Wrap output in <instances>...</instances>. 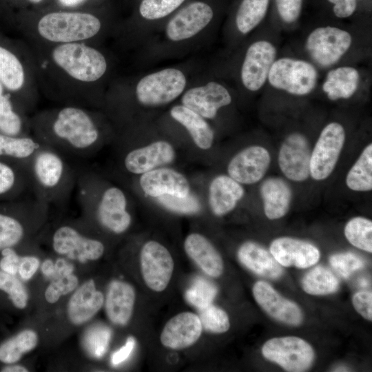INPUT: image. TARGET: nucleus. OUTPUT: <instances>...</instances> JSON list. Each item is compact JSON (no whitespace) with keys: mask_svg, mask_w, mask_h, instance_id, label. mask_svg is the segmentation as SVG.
Masks as SVG:
<instances>
[{"mask_svg":"<svg viewBox=\"0 0 372 372\" xmlns=\"http://www.w3.org/2000/svg\"><path fill=\"white\" fill-rule=\"evenodd\" d=\"M99 130L87 110L68 105L54 112L37 139L67 159L87 158L98 143Z\"/></svg>","mask_w":372,"mask_h":372,"instance_id":"f257e3e1","label":"nucleus"},{"mask_svg":"<svg viewBox=\"0 0 372 372\" xmlns=\"http://www.w3.org/2000/svg\"><path fill=\"white\" fill-rule=\"evenodd\" d=\"M32 187L36 196L49 204L76 181L67 161L58 152L41 145L30 161Z\"/></svg>","mask_w":372,"mask_h":372,"instance_id":"f03ea898","label":"nucleus"},{"mask_svg":"<svg viewBox=\"0 0 372 372\" xmlns=\"http://www.w3.org/2000/svg\"><path fill=\"white\" fill-rule=\"evenodd\" d=\"M101 28L94 15L81 12H53L43 16L37 25V34L56 44L81 42L96 36Z\"/></svg>","mask_w":372,"mask_h":372,"instance_id":"7ed1b4c3","label":"nucleus"},{"mask_svg":"<svg viewBox=\"0 0 372 372\" xmlns=\"http://www.w3.org/2000/svg\"><path fill=\"white\" fill-rule=\"evenodd\" d=\"M51 58L71 79L85 83L100 79L107 68L103 54L83 42L57 44L51 52Z\"/></svg>","mask_w":372,"mask_h":372,"instance_id":"20e7f679","label":"nucleus"},{"mask_svg":"<svg viewBox=\"0 0 372 372\" xmlns=\"http://www.w3.org/2000/svg\"><path fill=\"white\" fill-rule=\"evenodd\" d=\"M318 73L310 63L291 58L275 61L268 75L272 87L294 95H306L316 87Z\"/></svg>","mask_w":372,"mask_h":372,"instance_id":"39448f33","label":"nucleus"},{"mask_svg":"<svg viewBox=\"0 0 372 372\" xmlns=\"http://www.w3.org/2000/svg\"><path fill=\"white\" fill-rule=\"evenodd\" d=\"M185 85L186 79L180 70L166 68L143 77L136 86V96L143 105H162L176 99Z\"/></svg>","mask_w":372,"mask_h":372,"instance_id":"423d86ee","label":"nucleus"},{"mask_svg":"<svg viewBox=\"0 0 372 372\" xmlns=\"http://www.w3.org/2000/svg\"><path fill=\"white\" fill-rule=\"evenodd\" d=\"M262 353L267 360L290 372L305 371L314 360L311 346L302 338L294 336L269 340L263 344Z\"/></svg>","mask_w":372,"mask_h":372,"instance_id":"0eeeda50","label":"nucleus"},{"mask_svg":"<svg viewBox=\"0 0 372 372\" xmlns=\"http://www.w3.org/2000/svg\"><path fill=\"white\" fill-rule=\"evenodd\" d=\"M343 126L336 122L322 130L310 159V176L316 180L328 178L333 171L345 141Z\"/></svg>","mask_w":372,"mask_h":372,"instance_id":"6e6552de","label":"nucleus"},{"mask_svg":"<svg viewBox=\"0 0 372 372\" xmlns=\"http://www.w3.org/2000/svg\"><path fill=\"white\" fill-rule=\"evenodd\" d=\"M352 43L351 34L342 29L320 27L308 36L306 48L311 58L322 67L337 63L347 52Z\"/></svg>","mask_w":372,"mask_h":372,"instance_id":"1a4fd4ad","label":"nucleus"},{"mask_svg":"<svg viewBox=\"0 0 372 372\" xmlns=\"http://www.w3.org/2000/svg\"><path fill=\"white\" fill-rule=\"evenodd\" d=\"M140 265L146 285L152 291H164L172 278L174 262L168 249L155 240H149L142 247Z\"/></svg>","mask_w":372,"mask_h":372,"instance_id":"9d476101","label":"nucleus"},{"mask_svg":"<svg viewBox=\"0 0 372 372\" xmlns=\"http://www.w3.org/2000/svg\"><path fill=\"white\" fill-rule=\"evenodd\" d=\"M311 151L307 138L294 132L283 141L278 154V165L289 180L302 182L310 176Z\"/></svg>","mask_w":372,"mask_h":372,"instance_id":"9b49d317","label":"nucleus"},{"mask_svg":"<svg viewBox=\"0 0 372 372\" xmlns=\"http://www.w3.org/2000/svg\"><path fill=\"white\" fill-rule=\"evenodd\" d=\"M276 56V48L269 41H258L249 47L240 74L242 82L247 90L257 91L262 87Z\"/></svg>","mask_w":372,"mask_h":372,"instance_id":"f8f14e48","label":"nucleus"},{"mask_svg":"<svg viewBox=\"0 0 372 372\" xmlns=\"http://www.w3.org/2000/svg\"><path fill=\"white\" fill-rule=\"evenodd\" d=\"M52 246L56 253L81 262L99 259L105 249L101 241L84 236L68 225L61 226L56 230L52 237Z\"/></svg>","mask_w":372,"mask_h":372,"instance_id":"ddd939ff","label":"nucleus"},{"mask_svg":"<svg viewBox=\"0 0 372 372\" xmlns=\"http://www.w3.org/2000/svg\"><path fill=\"white\" fill-rule=\"evenodd\" d=\"M271 163L268 150L259 145L246 147L236 154L227 167L229 176L240 184L250 185L260 180Z\"/></svg>","mask_w":372,"mask_h":372,"instance_id":"4468645a","label":"nucleus"},{"mask_svg":"<svg viewBox=\"0 0 372 372\" xmlns=\"http://www.w3.org/2000/svg\"><path fill=\"white\" fill-rule=\"evenodd\" d=\"M96 204V217L104 227L117 234L129 228L132 217L127 210V198L121 189L115 186L106 188Z\"/></svg>","mask_w":372,"mask_h":372,"instance_id":"2eb2a0df","label":"nucleus"},{"mask_svg":"<svg viewBox=\"0 0 372 372\" xmlns=\"http://www.w3.org/2000/svg\"><path fill=\"white\" fill-rule=\"evenodd\" d=\"M211 8L201 1L192 3L181 9L167 23L169 39L179 41L189 39L204 29L212 19Z\"/></svg>","mask_w":372,"mask_h":372,"instance_id":"dca6fc26","label":"nucleus"},{"mask_svg":"<svg viewBox=\"0 0 372 372\" xmlns=\"http://www.w3.org/2000/svg\"><path fill=\"white\" fill-rule=\"evenodd\" d=\"M252 291L258 305L273 318L293 326L302 323L303 315L300 307L280 295L269 283L258 281Z\"/></svg>","mask_w":372,"mask_h":372,"instance_id":"f3484780","label":"nucleus"},{"mask_svg":"<svg viewBox=\"0 0 372 372\" xmlns=\"http://www.w3.org/2000/svg\"><path fill=\"white\" fill-rule=\"evenodd\" d=\"M181 101L183 105L203 118L212 119L220 108L231 103V96L223 85L211 81L205 85L188 90Z\"/></svg>","mask_w":372,"mask_h":372,"instance_id":"a211bd4d","label":"nucleus"},{"mask_svg":"<svg viewBox=\"0 0 372 372\" xmlns=\"http://www.w3.org/2000/svg\"><path fill=\"white\" fill-rule=\"evenodd\" d=\"M139 184L145 194L154 198L166 195L185 197L190 194L185 176L167 167H158L141 174Z\"/></svg>","mask_w":372,"mask_h":372,"instance_id":"6ab92c4d","label":"nucleus"},{"mask_svg":"<svg viewBox=\"0 0 372 372\" xmlns=\"http://www.w3.org/2000/svg\"><path fill=\"white\" fill-rule=\"evenodd\" d=\"M202 331L201 322L196 314L182 312L167 321L162 330L160 340L167 348L182 349L196 342Z\"/></svg>","mask_w":372,"mask_h":372,"instance_id":"aec40b11","label":"nucleus"},{"mask_svg":"<svg viewBox=\"0 0 372 372\" xmlns=\"http://www.w3.org/2000/svg\"><path fill=\"white\" fill-rule=\"evenodd\" d=\"M174 147L165 141H157L129 152L124 158V166L134 174H143L174 161Z\"/></svg>","mask_w":372,"mask_h":372,"instance_id":"412c9836","label":"nucleus"},{"mask_svg":"<svg viewBox=\"0 0 372 372\" xmlns=\"http://www.w3.org/2000/svg\"><path fill=\"white\" fill-rule=\"evenodd\" d=\"M270 252L281 266L300 269L314 265L320 257L319 249L313 244L289 237L275 239L270 245Z\"/></svg>","mask_w":372,"mask_h":372,"instance_id":"4be33fe9","label":"nucleus"},{"mask_svg":"<svg viewBox=\"0 0 372 372\" xmlns=\"http://www.w3.org/2000/svg\"><path fill=\"white\" fill-rule=\"evenodd\" d=\"M187 256L207 275L217 278L223 272L224 264L218 251L211 242L198 233L189 234L184 242Z\"/></svg>","mask_w":372,"mask_h":372,"instance_id":"5701e85b","label":"nucleus"},{"mask_svg":"<svg viewBox=\"0 0 372 372\" xmlns=\"http://www.w3.org/2000/svg\"><path fill=\"white\" fill-rule=\"evenodd\" d=\"M135 299V291L131 285L121 280L112 281L104 300L110 320L116 324L125 325L132 317Z\"/></svg>","mask_w":372,"mask_h":372,"instance_id":"b1692460","label":"nucleus"},{"mask_svg":"<svg viewBox=\"0 0 372 372\" xmlns=\"http://www.w3.org/2000/svg\"><path fill=\"white\" fill-rule=\"evenodd\" d=\"M103 294L96 290L93 280L84 282L70 298L68 315L75 324H83L90 320L102 307Z\"/></svg>","mask_w":372,"mask_h":372,"instance_id":"393cba45","label":"nucleus"},{"mask_svg":"<svg viewBox=\"0 0 372 372\" xmlns=\"http://www.w3.org/2000/svg\"><path fill=\"white\" fill-rule=\"evenodd\" d=\"M241 184L229 176L215 177L209 187V204L211 211L223 216L231 211L244 196Z\"/></svg>","mask_w":372,"mask_h":372,"instance_id":"a878e982","label":"nucleus"},{"mask_svg":"<svg viewBox=\"0 0 372 372\" xmlns=\"http://www.w3.org/2000/svg\"><path fill=\"white\" fill-rule=\"evenodd\" d=\"M266 216L271 220L283 217L288 211L292 199L290 186L283 179L270 177L265 179L260 189Z\"/></svg>","mask_w":372,"mask_h":372,"instance_id":"bb28decb","label":"nucleus"},{"mask_svg":"<svg viewBox=\"0 0 372 372\" xmlns=\"http://www.w3.org/2000/svg\"><path fill=\"white\" fill-rule=\"evenodd\" d=\"M237 256L244 266L259 276L276 279L282 274L281 265L271 252L256 242H244L239 247Z\"/></svg>","mask_w":372,"mask_h":372,"instance_id":"cd10ccee","label":"nucleus"},{"mask_svg":"<svg viewBox=\"0 0 372 372\" xmlns=\"http://www.w3.org/2000/svg\"><path fill=\"white\" fill-rule=\"evenodd\" d=\"M170 115L186 128L198 147L206 150L212 146L214 132L202 116L183 105L174 106Z\"/></svg>","mask_w":372,"mask_h":372,"instance_id":"c85d7f7f","label":"nucleus"},{"mask_svg":"<svg viewBox=\"0 0 372 372\" xmlns=\"http://www.w3.org/2000/svg\"><path fill=\"white\" fill-rule=\"evenodd\" d=\"M360 75L352 67H339L330 70L322 85L323 91L331 101L349 99L359 85Z\"/></svg>","mask_w":372,"mask_h":372,"instance_id":"c756f323","label":"nucleus"},{"mask_svg":"<svg viewBox=\"0 0 372 372\" xmlns=\"http://www.w3.org/2000/svg\"><path fill=\"white\" fill-rule=\"evenodd\" d=\"M347 187L356 192L372 189V144L368 145L351 167L346 177Z\"/></svg>","mask_w":372,"mask_h":372,"instance_id":"7c9ffc66","label":"nucleus"},{"mask_svg":"<svg viewBox=\"0 0 372 372\" xmlns=\"http://www.w3.org/2000/svg\"><path fill=\"white\" fill-rule=\"evenodd\" d=\"M0 82L11 91L20 90L25 83V71L19 59L0 46Z\"/></svg>","mask_w":372,"mask_h":372,"instance_id":"2f4dec72","label":"nucleus"},{"mask_svg":"<svg viewBox=\"0 0 372 372\" xmlns=\"http://www.w3.org/2000/svg\"><path fill=\"white\" fill-rule=\"evenodd\" d=\"M303 290L311 295H327L335 293L339 288V280L327 268L317 266L302 278Z\"/></svg>","mask_w":372,"mask_h":372,"instance_id":"473e14b6","label":"nucleus"},{"mask_svg":"<svg viewBox=\"0 0 372 372\" xmlns=\"http://www.w3.org/2000/svg\"><path fill=\"white\" fill-rule=\"evenodd\" d=\"M38 341L37 333L32 330H24L0 345V361L12 364L22 355L33 349Z\"/></svg>","mask_w":372,"mask_h":372,"instance_id":"72a5a7b5","label":"nucleus"},{"mask_svg":"<svg viewBox=\"0 0 372 372\" xmlns=\"http://www.w3.org/2000/svg\"><path fill=\"white\" fill-rule=\"evenodd\" d=\"M269 0H242L237 11L236 23L238 30L247 34L265 17Z\"/></svg>","mask_w":372,"mask_h":372,"instance_id":"f704fd0d","label":"nucleus"},{"mask_svg":"<svg viewBox=\"0 0 372 372\" xmlns=\"http://www.w3.org/2000/svg\"><path fill=\"white\" fill-rule=\"evenodd\" d=\"M41 145L36 138L0 134V156L30 161Z\"/></svg>","mask_w":372,"mask_h":372,"instance_id":"c9c22d12","label":"nucleus"},{"mask_svg":"<svg viewBox=\"0 0 372 372\" xmlns=\"http://www.w3.org/2000/svg\"><path fill=\"white\" fill-rule=\"evenodd\" d=\"M344 235L354 247L372 252V222L363 217H355L348 221Z\"/></svg>","mask_w":372,"mask_h":372,"instance_id":"e433bc0d","label":"nucleus"},{"mask_svg":"<svg viewBox=\"0 0 372 372\" xmlns=\"http://www.w3.org/2000/svg\"><path fill=\"white\" fill-rule=\"evenodd\" d=\"M110 338L111 331L108 327L95 324L85 332L83 344L91 356L99 358L105 353Z\"/></svg>","mask_w":372,"mask_h":372,"instance_id":"4c0bfd02","label":"nucleus"},{"mask_svg":"<svg viewBox=\"0 0 372 372\" xmlns=\"http://www.w3.org/2000/svg\"><path fill=\"white\" fill-rule=\"evenodd\" d=\"M199 309V318L203 328L215 333H225L229 329L230 322L227 313L210 304Z\"/></svg>","mask_w":372,"mask_h":372,"instance_id":"58836bf2","label":"nucleus"},{"mask_svg":"<svg viewBox=\"0 0 372 372\" xmlns=\"http://www.w3.org/2000/svg\"><path fill=\"white\" fill-rule=\"evenodd\" d=\"M21 129V118L13 110L9 94H2L0 96V131L4 134L16 136Z\"/></svg>","mask_w":372,"mask_h":372,"instance_id":"ea45409f","label":"nucleus"},{"mask_svg":"<svg viewBox=\"0 0 372 372\" xmlns=\"http://www.w3.org/2000/svg\"><path fill=\"white\" fill-rule=\"evenodd\" d=\"M217 289L211 283L205 279L197 278L186 293V299L198 309L203 308L213 301Z\"/></svg>","mask_w":372,"mask_h":372,"instance_id":"a19ab883","label":"nucleus"},{"mask_svg":"<svg viewBox=\"0 0 372 372\" xmlns=\"http://www.w3.org/2000/svg\"><path fill=\"white\" fill-rule=\"evenodd\" d=\"M185 0H143L139 6L141 15L149 20L166 17L176 10Z\"/></svg>","mask_w":372,"mask_h":372,"instance_id":"79ce46f5","label":"nucleus"},{"mask_svg":"<svg viewBox=\"0 0 372 372\" xmlns=\"http://www.w3.org/2000/svg\"><path fill=\"white\" fill-rule=\"evenodd\" d=\"M0 289L9 295L16 307L23 309L26 307L28 300L27 291L14 275L0 271Z\"/></svg>","mask_w":372,"mask_h":372,"instance_id":"37998d69","label":"nucleus"},{"mask_svg":"<svg viewBox=\"0 0 372 372\" xmlns=\"http://www.w3.org/2000/svg\"><path fill=\"white\" fill-rule=\"evenodd\" d=\"M23 233V227L19 220L0 214V250L17 244Z\"/></svg>","mask_w":372,"mask_h":372,"instance_id":"c03bdc74","label":"nucleus"},{"mask_svg":"<svg viewBox=\"0 0 372 372\" xmlns=\"http://www.w3.org/2000/svg\"><path fill=\"white\" fill-rule=\"evenodd\" d=\"M159 203L166 209L183 214H194L200 210L197 198L190 194L185 197L163 196L158 198Z\"/></svg>","mask_w":372,"mask_h":372,"instance_id":"a18cd8bd","label":"nucleus"},{"mask_svg":"<svg viewBox=\"0 0 372 372\" xmlns=\"http://www.w3.org/2000/svg\"><path fill=\"white\" fill-rule=\"evenodd\" d=\"M329 262L332 267L345 278L364 266L363 260L351 252L333 254L330 257Z\"/></svg>","mask_w":372,"mask_h":372,"instance_id":"49530a36","label":"nucleus"},{"mask_svg":"<svg viewBox=\"0 0 372 372\" xmlns=\"http://www.w3.org/2000/svg\"><path fill=\"white\" fill-rule=\"evenodd\" d=\"M78 284L77 277L72 273L56 278L45 290V299L50 303H54L61 296L66 295L74 290Z\"/></svg>","mask_w":372,"mask_h":372,"instance_id":"de8ad7c7","label":"nucleus"},{"mask_svg":"<svg viewBox=\"0 0 372 372\" xmlns=\"http://www.w3.org/2000/svg\"><path fill=\"white\" fill-rule=\"evenodd\" d=\"M280 18L286 23L296 21L300 16L302 0H276Z\"/></svg>","mask_w":372,"mask_h":372,"instance_id":"09e8293b","label":"nucleus"},{"mask_svg":"<svg viewBox=\"0 0 372 372\" xmlns=\"http://www.w3.org/2000/svg\"><path fill=\"white\" fill-rule=\"evenodd\" d=\"M354 308L363 318L372 320V293L370 291H360L352 298Z\"/></svg>","mask_w":372,"mask_h":372,"instance_id":"8fccbe9b","label":"nucleus"},{"mask_svg":"<svg viewBox=\"0 0 372 372\" xmlns=\"http://www.w3.org/2000/svg\"><path fill=\"white\" fill-rule=\"evenodd\" d=\"M3 258L0 260V268L11 275H16L19 270L21 257L10 247L2 249Z\"/></svg>","mask_w":372,"mask_h":372,"instance_id":"3c124183","label":"nucleus"},{"mask_svg":"<svg viewBox=\"0 0 372 372\" xmlns=\"http://www.w3.org/2000/svg\"><path fill=\"white\" fill-rule=\"evenodd\" d=\"M39 260L34 256L21 257L18 272L24 280L30 279L39 267Z\"/></svg>","mask_w":372,"mask_h":372,"instance_id":"603ef678","label":"nucleus"},{"mask_svg":"<svg viewBox=\"0 0 372 372\" xmlns=\"http://www.w3.org/2000/svg\"><path fill=\"white\" fill-rule=\"evenodd\" d=\"M16 175L12 168L0 162V195L9 192L14 185Z\"/></svg>","mask_w":372,"mask_h":372,"instance_id":"864d4df0","label":"nucleus"},{"mask_svg":"<svg viewBox=\"0 0 372 372\" xmlns=\"http://www.w3.org/2000/svg\"><path fill=\"white\" fill-rule=\"evenodd\" d=\"M333 4V12L339 18H347L355 12L357 0H328Z\"/></svg>","mask_w":372,"mask_h":372,"instance_id":"5fc2aeb1","label":"nucleus"},{"mask_svg":"<svg viewBox=\"0 0 372 372\" xmlns=\"http://www.w3.org/2000/svg\"><path fill=\"white\" fill-rule=\"evenodd\" d=\"M136 344L133 337H129L126 343L118 351H115L111 357V362L113 365H118L126 360L130 355Z\"/></svg>","mask_w":372,"mask_h":372,"instance_id":"6e6d98bb","label":"nucleus"},{"mask_svg":"<svg viewBox=\"0 0 372 372\" xmlns=\"http://www.w3.org/2000/svg\"><path fill=\"white\" fill-rule=\"evenodd\" d=\"M54 276L56 275V278H58L63 275L72 273L73 266L68 264L65 260L60 258L54 264Z\"/></svg>","mask_w":372,"mask_h":372,"instance_id":"4d7b16f0","label":"nucleus"},{"mask_svg":"<svg viewBox=\"0 0 372 372\" xmlns=\"http://www.w3.org/2000/svg\"><path fill=\"white\" fill-rule=\"evenodd\" d=\"M42 273L46 276H52L54 274V264L50 259L45 260L41 265Z\"/></svg>","mask_w":372,"mask_h":372,"instance_id":"13d9d810","label":"nucleus"},{"mask_svg":"<svg viewBox=\"0 0 372 372\" xmlns=\"http://www.w3.org/2000/svg\"><path fill=\"white\" fill-rule=\"evenodd\" d=\"M3 372H27L28 370L20 365L7 366L2 369Z\"/></svg>","mask_w":372,"mask_h":372,"instance_id":"bf43d9fd","label":"nucleus"},{"mask_svg":"<svg viewBox=\"0 0 372 372\" xmlns=\"http://www.w3.org/2000/svg\"><path fill=\"white\" fill-rule=\"evenodd\" d=\"M63 6L74 7L83 3L85 0H58Z\"/></svg>","mask_w":372,"mask_h":372,"instance_id":"052dcab7","label":"nucleus"},{"mask_svg":"<svg viewBox=\"0 0 372 372\" xmlns=\"http://www.w3.org/2000/svg\"><path fill=\"white\" fill-rule=\"evenodd\" d=\"M28 1L33 3H40L42 0H28Z\"/></svg>","mask_w":372,"mask_h":372,"instance_id":"680f3d73","label":"nucleus"},{"mask_svg":"<svg viewBox=\"0 0 372 372\" xmlns=\"http://www.w3.org/2000/svg\"><path fill=\"white\" fill-rule=\"evenodd\" d=\"M3 94V86L1 83L0 82V96Z\"/></svg>","mask_w":372,"mask_h":372,"instance_id":"e2e57ef3","label":"nucleus"}]
</instances>
